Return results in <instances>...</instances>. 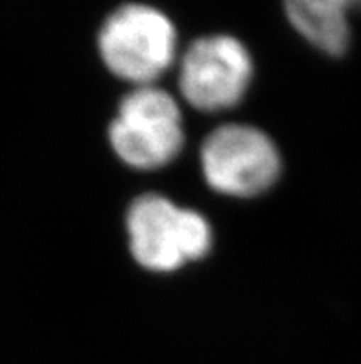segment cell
<instances>
[{"mask_svg":"<svg viewBox=\"0 0 361 364\" xmlns=\"http://www.w3.org/2000/svg\"><path fill=\"white\" fill-rule=\"evenodd\" d=\"M98 48L111 73L144 87L174 63L177 32L160 9L126 4L115 9L101 24Z\"/></svg>","mask_w":361,"mask_h":364,"instance_id":"1","label":"cell"},{"mask_svg":"<svg viewBox=\"0 0 361 364\" xmlns=\"http://www.w3.org/2000/svg\"><path fill=\"white\" fill-rule=\"evenodd\" d=\"M128 231L133 257L157 272L203 259L212 246V230L199 213L175 208L159 194H144L131 203Z\"/></svg>","mask_w":361,"mask_h":364,"instance_id":"2","label":"cell"},{"mask_svg":"<svg viewBox=\"0 0 361 364\" xmlns=\"http://www.w3.org/2000/svg\"><path fill=\"white\" fill-rule=\"evenodd\" d=\"M109 137L120 159L133 168H162L184 144L181 109L162 89L137 87L120 102Z\"/></svg>","mask_w":361,"mask_h":364,"instance_id":"3","label":"cell"},{"mask_svg":"<svg viewBox=\"0 0 361 364\" xmlns=\"http://www.w3.org/2000/svg\"><path fill=\"white\" fill-rule=\"evenodd\" d=\"M201 165L212 189L240 198L262 194L280 174V156L273 141L252 126L214 129L203 143Z\"/></svg>","mask_w":361,"mask_h":364,"instance_id":"4","label":"cell"},{"mask_svg":"<svg viewBox=\"0 0 361 364\" xmlns=\"http://www.w3.org/2000/svg\"><path fill=\"white\" fill-rule=\"evenodd\" d=\"M252 80L251 54L233 36L201 37L181 61L179 87L190 106L205 113L234 107Z\"/></svg>","mask_w":361,"mask_h":364,"instance_id":"5","label":"cell"},{"mask_svg":"<svg viewBox=\"0 0 361 364\" xmlns=\"http://www.w3.org/2000/svg\"><path fill=\"white\" fill-rule=\"evenodd\" d=\"M293 28L328 55H343L350 45L348 15L361 11V0H284Z\"/></svg>","mask_w":361,"mask_h":364,"instance_id":"6","label":"cell"}]
</instances>
